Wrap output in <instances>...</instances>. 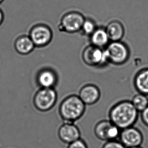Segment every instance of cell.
<instances>
[{"instance_id":"3957f363","label":"cell","mask_w":148,"mask_h":148,"mask_svg":"<svg viewBox=\"0 0 148 148\" xmlns=\"http://www.w3.org/2000/svg\"><path fill=\"white\" fill-rule=\"evenodd\" d=\"M58 99V92L56 89L40 88L33 97V105L38 111L47 112L53 108Z\"/></svg>"},{"instance_id":"7a4b0ae2","label":"cell","mask_w":148,"mask_h":148,"mask_svg":"<svg viewBox=\"0 0 148 148\" xmlns=\"http://www.w3.org/2000/svg\"><path fill=\"white\" fill-rule=\"evenodd\" d=\"M85 105L78 95H71L65 97L60 103L58 113L63 122H72L78 121L84 115Z\"/></svg>"},{"instance_id":"2e32d148","label":"cell","mask_w":148,"mask_h":148,"mask_svg":"<svg viewBox=\"0 0 148 148\" xmlns=\"http://www.w3.org/2000/svg\"><path fill=\"white\" fill-rule=\"evenodd\" d=\"M110 41L106 29L97 28L90 36L91 43L97 47L103 48L107 46Z\"/></svg>"},{"instance_id":"e0dca14e","label":"cell","mask_w":148,"mask_h":148,"mask_svg":"<svg viewBox=\"0 0 148 148\" xmlns=\"http://www.w3.org/2000/svg\"><path fill=\"white\" fill-rule=\"evenodd\" d=\"M131 101L134 107L140 113L148 106V96L140 93L134 95Z\"/></svg>"},{"instance_id":"8992f818","label":"cell","mask_w":148,"mask_h":148,"mask_svg":"<svg viewBox=\"0 0 148 148\" xmlns=\"http://www.w3.org/2000/svg\"><path fill=\"white\" fill-rule=\"evenodd\" d=\"M29 36L36 47H44L51 42L53 32L47 25L39 23L31 28Z\"/></svg>"},{"instance_id":"4fadbf2b","label":"cell","mask_w":148,"mask_h":148,"mask_svg":"<svg viewBox=\"0 0 148 148\" xmlns=\"http://www.w3.org/2000/svg\"><path fill=\"white\" fill-rule=\"evenodd\" d=\"M14 45L16 51L23 56L31 53L36 47L30 37L27 35H21L18 37Z\"/></svg>"},{"instance_id":"5bb4252c","label":"cell","mask_w":148,"mask_h":148,"mask_svg":"<svg viewBox=\"0 0 148 148\" xmlns=\"http://www.w3.org/2000/svg\"><path fill=\"white\" fill-rule=\"evenodd\" d=\"M106 30L110 40L112 42L120 41L125 33L123 25L119 21H111L107 25Z\"/></svg>"},{"instance_id":"9c48e42d","label":"cell","mask_w":148,"mask_h":148,"mask_svg":"<svg viewBox=\"0 0 148 148\" xmlns=\"http://www.w3.org/2000/svg\"><path fill=\"white\" fill-rule=\"evenodd\" d=\"M119 138L120 142L126 148L141 146L144 141L142 132L134 126L121 130Z\"/></svg>"},{"instance_id":"cb8c5ba5","label":"cell","mask_w":148,"mask_h":148,"mask_svg":"<svg viewBox=\"0 0 148 148\" xmlns=\"http://www.w3.org/2000/svg\"><path fill=\"white\" fill-rule=\"evenodd\" d=\"M3 1H4V0H0V5L2 3Z\"/></svg>"},{"instance_id":"6da1fadb","label":"cell","mask_w":148,"mask_h":148,"mask_svg":"<svg viewBox=\"0 0 148 148\" xmlns=\"http://www.w3.org/2000/svg\"><path fill=\"white\" fill-rule=\"evenodd\" d=\"M138 113L131 101H120L111 108L109 120L120 130H124L134 126L138 120Z\"/></svg>"},{"instance_id":"9a60e30c","label":"cell","mask_w":148,"mask_h":148,"mask_svg":"<svg viewBox=\"0 0 148 148\" xmlns=\"http://www.w3.org/2000/svg\"><path fill=\"white\" fill-rule=\"evenodd\" d=\"M134 82L138 93L148 96V68L138 72L134 77Z\"/></svg>"},{"instance_id":"ac0fdd59","label":"cell","mask_w":148,"mask_h":148,"mask_svg":"<svg viewBox=\"0 0 148 148\" xmlns=\"http://www.w3.org/2000/svg\"><path fill=\"white\" fill-rule=\"evenodd\" d=\"M97 29L96 24L92 20L90 19H85L81 31L82 32L84 35L90 36Z\"/></svg>"},{"instance_id":"ffe728a7","label":"cell","mask_w":148,"mask_h":148,"mask_svg":"<svg viewBox=\"0 0 148 148\" xmlns=\"http://www.w3.org/2000/svg\"><path fill=\"white\" fill-rule=\"evenodd\" d=\"M67 148H88L86 142L81 138L68 145Z\"/></svg>"},{"instance_id":"52a82bcc","label":"cell","mask_w":148,"mask_h":148,"mask_svg":"<svg viewBox=\"0 0 148 148\" xmlns=\"http://www.w3.org/2000/svg\"><path fill=\"white\" fill-rule=\"evenodd\" d=\"M121 130L109 120H103L99 121L94 128L96 137L99 140L105 142L117 140L119 138Z\"/></svg>"},{"instance_id":"5b68a950","label":"cell","mask_w":148,"mask_h":148,"mask_svg":"<svg viewBox=\"0 0 148 148\" xmlns=\"http://www.w3.org/2000/svg\"><path fill=\"white\" fill-rule=\"evenodd\" d=\"M85 18L81 13L71 11L64 14L58 26L59 30L65 33L73 34L81 31Z\"/></svg>"},{"instance_id":"8fae6325","label":"cell","mask_w":148,"mask_h":148,"mask_svg":"<svg viewBox=\"0 0 148 148\" xmlns=\"http://www.w3.org/2000/svg\"><path fill=\"white\" fill-rule=\"evenodd\" d=\"M36 82L39 88H56L58 82V77L53 70L44 68L38 72Z\"/></svg>"},{"instance_id":"7c38bea8","label":"cell","mask_w":148,"mask_h":148,"mask_svg":"<svg viewBox=\"0 0 148 148\" xmlns=\"http://www.w3.org/2000/svg\"><path fill=\"white\" fill-rule=\"evenodd\" d=\"M85 105H95L101 98V92L99 87L92 84L85 85L81 88L79 95Z\"/></svg>"},{"instance_id":"7402d4cb","label":"cell","mask_w":148,"mask_h":148,"mask_svg":"<svg viewBox=\"0 0 148 148\" xmlns=\"http://www.w3.org/2000/svg\"><path fill=\"white\" fill-rule=\"evenodd\" d=\"M4 19V15L2 10L0 9V25L2 24Z\"/></svg>"},{"instance_id":"d6986e66","label":"cell","mask_w":148,"mask_h":148,"mask_svg":"<svg viewBox=\"0 0 148 148\" xmlns=\"http://www.w3.org/2000/svg\"><path fill=\"white\" fill-rule=\"evenodd\" d=\"M102 148H126L119 140H112L105 142Z\"/></svg>"},{"instance_id":"ba28073f","label":"cell","mask_w":148,"mask_h":148,"mask_svg":"<svg viewBox=\"0 0 148 148\" xmlns=\"http://www.w3.org/2000/svg\"><path fill=\"white\" fill-rule=\"evenodd\" d=\"M82 58L85 64L91 66H104L108 62L105 50L92 45L85 48Z\"/></svg>"},{"instance_id":"277c9868","label":"cell","mask_w":148,"mask_h":148,"mask_svg":"<svg viewBox=\"0 0 148 148\" xmlns=\"http://www.w3.org/2000/svg\"><path fill=\"white\" fill-rule=\"evenodd\" d=\"M105 50L108 62L115 65L125 63L130 56V50L127 46L121 41L112 42Z\"/></svg>"},{"instance_id":"30bf717a","label":"cell","mask_w":148,"mask_h":148,"mask_svg":"<svg viewBox=\"0 0 148 148\" xmlns=\"http://www.w3.org/2000/svg\"><path fill=\"white\" fill-rule=\"evenodd\" d=\"M58 137L61 142L69 144L81 138V132L74 123L64 122L58 130Z\"/></svg>"},{"instance_id":"44dd1931","label":"cell","mask_w":148,"mask_h":148,"mask_svg":"<svg viewBox=\"0 0 148 148\" xmlns=\"http://www.w3.org/2000/svg\"><path fill=\"white\" fill-rule=\"evenodd\" d=\"M140 117L142 122L148 127V106L142 112H140Z\"/></svg>"},{"instance_id":"603a6c76","label":"cell","mask_w":148,"mask_h":148,"mask_svg":"<svg viewBox=\"0 0 148 148\" xmlns=\"http://www.w3.org/2000/svg\"><path fill=\"white\" fill-rule=\"evenodd\" d=\"M143 148L141 146H138V147H130V148Z\"/></svg>"}]
</instances>
